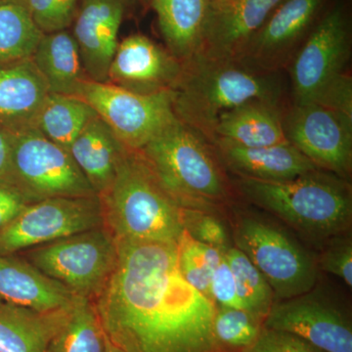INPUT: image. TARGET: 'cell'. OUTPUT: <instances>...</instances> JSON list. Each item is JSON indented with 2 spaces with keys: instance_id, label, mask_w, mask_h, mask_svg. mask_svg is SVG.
<instances>
[{
  "instance_id": "6da1fadb",
  "label": "cell",
  "mask_w": 352,
  "mask_h": 352,
  "mask_svg": "<svg viewBox=\"0 0 352 352\" xmlns=\"http://www.w3.org/2000/svg\"><path fill=\"white\" fill-rule=\"evenodd\" d=\"M117 242V266L94 302L109 339L127 352H219L217 307L180 274L176 243Z\"/></svg>"
},
{
  "instance_id": "f1b7e54d",
  "label": "cell",
  "mask_w": 352,
  "mask_h": 352,
  "mask_svg": "<svg viewBox=\"0 0 352 352\" xmlns=\"http://www.w3.org/2000/svg\"><path fill=\"white\" fill-rule=\"evenodd\" d=\"M223 256L232 271L243 308L264 321L276 302L274 292L267 280L235 245L224 252Z\"/></svg>"
},
{
  "instance_id": "836d02e7",
  "label": "cell",
  "mask_w": 352,
  "mask_h": 352,
  "mask_svg": "<svg viewBox=\"0 0 352 352\" xmlns=\"http://www.w3.org/2000/svg\"><path fill=\"white\" fill-rule=\"evenodd\" d=\"M322 252L319 265L322 270L342 279L347 287L352 286V241L346 234L328 240Z\"/></svg>"
},
{
  "instance_id": "7402d4cb",
  "label": "cell",
  "mask_w": 352,
  "mask_h": 352,
  "mask_svg": "<svg viewBox=\"0 0 352 352\" xmlns=\"http://www.w3.org/2000/svg\"><path fill=\"white\" fill-rule=\"evenodd\" d=\"M166 50L178 61L201 50L212 0H151Z\"/></svg>"
},
{
  "instance_id": "484cf974",
  "label": "cell",
  "mask_w": 352,
  "mask_h": 352,
  "mask_svg": "<svg viewBox=\"0 0 352 352\" xmlns=\"http://www.w3.org/2000/svg\"><path fill=\"white\" fill-rule=\"evenodd\" d=\"M94 109L72 95L50 94L36 120V129L69 151L78 134L96 117Z\"/></svg>"
},
{
  "instance_id": "d4e9b609",
  "label": "cell",
  "mask_w": 352,
  "mask_h": 352,
  "mask_svg": "<svg viewBox=\"0 0 352 352\" xmlns=\"http://www.w3.org/2000/svg\"><path fill=\"white\" fill-rule=\"evenodd\" d=\"M32 59L50 94L76 96L87 78L78 43L67 30L44 34Z\"/></svg>"
},
{
  "instance_id": "60d3db41",
  "label": "cell",
  "mask_w": 352,
  "mask_h": 352,
  "mask_svg": "<svg viewBox=\"0 0 352 352\" xmlns=\"http://www.w3.org/2000/svg\"><path fill=\"white\" fill-rule=\"evenodd\" d=\"M217 1H224V0H217Z\"/></svg>"
},
{
  "instance_id": "d590c367",
  "label": "cell",
  "mask_w": 352,
  "mask_h": 352,
  "mask_svg": "<svg viewBox=\"0 0 352 352\" xmlns=\"http://www.w3.org/2000/svg\"><path fill=\"white\" fill-rule=\"evenodd\" d=\"M311 103L352 119V78L349 72L329 83Z\"/></svg>"
},
{
  "instance_id": "5bb4252c",
  "label": "cell",
  "mask_w": 352,
  "mask_h": 352,
  "mask_svg": "<svg viewBox=\"0 0 352 352\" xmlns=\"http://www.w3.org/2000/svg\"><path fill=\"white\" fill-rule=\"evenodd\" d=\"M327 0H284L245 44L237 61L256 71L280 73L314 29Z\"/></svg>"
},
{
  "instance_id": "d6986e66",
  "label": "cell",
  "mask_w": 352,
  "mask_h": 352,
  "mask_svg": "<svg viewBox=\"0 0 352 352\" xmlns=\"http://www.w3.org/2000/svg\"><path fill=\"white\" fill-rule=\"evenodd\" d=\"M212 146L220 163L239 178L287 182L318 168L289 142L247 148L217 140Z\"/></svg>"
},
{
  "instance_id": "ab89813d",
  "label": "cell",
  "mask_w": 352,
  "mask_h": 352,
  "mask_svg": "<svg viewBox=\"0 0 352 352\" xmlns=\"http://www.w3.org/2000/svg\"><path fill=\"white\" fill-rule=\"evenodd\" d=\"M105 352H127L124 349L118 346V344H113L112 340L109 339L106 336V351Z\"/></svg>"
},
{
  "instance_id": "8fae6325",
  "label": "cell",
  "mask_w": 352,
  "mask_h": 352,
  "mask_svg": "<svg viewBox=\"0 0 352 352\" xmlns=\"http://www.w3.org/2000/svg\"><path fill=\"white\" fill-rule=\"evenodd\" d=\"M103 226L99 196L34 201L0 230V256L16 254Z\"/></svg>"
},
{
  "instance_id": "8d00e7d4",
  "label": "cell",
  "mask_w": 352,
  "mask_h": 352,
  "mask_svg": "<svg viewBox=\"0 0 352 352\" xmlns=\"http://www.w3.org/2000/svg\"><path fill=\"white\" fill-rule=\"evenodd\" d=\"M210 300L215 307L244 309L236 288L232 271L226 258L217 266L210 286Z\"/></svg>"
},
{
  "instance_id": "e575fe53",
  "label": "cell",
  "mask_w": 352,
  "mask_h": 352,
  "mask_svg": "<svg viewBox=\"0 0 352 352\" xmlns=\"http://www.w3.org/2000/svg\"><path fill=\"white\" fill-rule=\"evenodd\" d=\"M245 352H326L296 333L263 327Z\"/></svg>"
},
{
  "instance_id": "1f68e13d",
  "label": "cell",
  "mask_w": 352,
  "mask_h": 352,
  "mask_svg": "<svg viewBox=\"0 0 352 352\" xmlns=\"http://www.w3.org/2000/svg\"><path fill=\"white\" fill-rule=\"evenodd\" d=\"M82 0H24L43 34L64 31L73 25Z\"/></svg>"
},
{
  "instance_id": "7a4b0ae2",
  "label": "cell",
  "mask_w": 352,
  "mask_h": 352,
  "mask_svg": "<svg viewBox=\"0 0 352 352\" xmlns=\"http://www.w3.org/2000/svg\"><path fill=\"white\" fill-rule=\"evenodd\" d=\"M171 91L176 119L212 145L222 115L251 101L282 107L287 94L280 73L256 71L237 60L215 59L201 53L183 62Z\"/></svg>"
},
{
  "instance_id": "b9f144b4",
  "label": "cell",
  "mask_w": 352,
  "mask_h": 352,
  "mask_svg": "<svg viewBox=\"0 0 352 352\" xmlns=\"http://www.w3.org/2000/svg\"><path fill=\"white\" fill-rule=\"evenodd\" d=\"M0 300H2L1 298H0Z\"/></svg>"
},
{
  "instance_id": "74e56055",
  "label": "cell",
  "mask_w": 352,
  "mask_h": 352,
  "mask_svg": "<svg viewBox=\"0 0 352 352\" xmlns=\"http://www.w3.org/2000/svg\"><path fill=\"white\" fill-rule=\"evenodd\" d=\"M31 203L17 187L0 183V230L8 226Z\"/></svg>"
},
{
  "instance_id": "d6a6232c",
  "label": "cell",
  "mask_w": 352,
  "mask_h": 352,
  "mask_svg": "<svg viewBox=\"0 0 352 352\" xmlns=\"http://www.w3.org/2000/svg\"><path fill=\"white\" fill-rule=\"evenodd\" d=\"M183 226L192 238L222 252L232 247L228 230L212 210L183 208Z\"/></svg>"
},
{
  "instance_id": "4dcf8cb0",
  "label": "cell",
  "mask_w": 352,
  "mask_h": 352,
  "mask_svg": "<svg viewBox=\"0 0 352 352\" xmlns=\"http://www.w3.org/2000/svg\"><path fill=\"white\" fill-rule=\"evenodd\" d=\"M263 319L237 308L217 307L212 333L219 352H245L258 340Z\"/></svg>"
},
{
  "instance_id": "ba28073f",
  "label": "cell",
  "mask_w": 352,
  "mask_h": 352,
  "mask_svg": "<svg viewBox=\"0 0 352 352\" xmlns=\"http://www.w3.org/2000/svg\"><path fill=\"white\" fill-rule=\"evenodd\" d=\"M14 183L32 203L97 196L71 153L38 129L13 135Z\"/></svg>"
},
{
  "instance_id": "ffe728a7",
  "label": "cell",
  "mask_w": 352,
  "mask_h": 352,
  "mask_svg": "<svg viewBox=\"0 0 352 352\" xmlns=\"http://www.w3.org/2000/svg\"><path fill=\"white\" fill-rule=\"evenodd\" d=\"M75 296L27 259L16 254L0 256V298L3 302L47 312L69 307Z\"/></svg>"
},
{
  "instance_id": "83f0119b",
  "label": "cell",
  "mask_w": 352,
  "mask_h": 352,
  "mask_svg": "<svg viewBox=\"0 0 352 352\" xmlns=\"http://www.w3.org/2000/svg\"><path fill=\"white\" fill-rule=\"evenodd\" d=\"M43 34L24 0H0V64L32 57Z\"/></svg>"
},
{
  "instance_id": "e0dca14e",
  "label": "cell",
  "mask_w": 352,
  "mask_h": 352,
  "mask_svg": "<svg viewBox=\"0 0 352 352\" xmlns=\"http://www.w3.org/2000/svg\"><path fill=\"white\" fill-rule=\"evenodd\" d=\"M124 0H82L74 21L78 43L88 80L107 82L108 73L119 45Z\"/></svg>"
},
{
  "instance_id": "3957f363",
  "label": "cell",
  "mask_w": 352,
  "mask_h": 352,
  "mask_svg": "<svg viewBox=\"0 0 352 352\" xmlns=\"http://www.w3.org/2000/svg\"><path fill=\"white\" fill-rule=\"evenodd\" d=\"M245 200L270 212L310 240L322 242L346 234L352 222L349 180L315 168L287 182L238 178Z\"/></svg>"
},
{
  "instance_id": "9c48e42d",
  "label": "cell",
  "mask_w": 352,
  "mask_h": 352,
  "mask_svg": "<svg viewBox=\"0 0 352 352\" xmlns=\"http://www.w3.org/2000/svg\"><path fill=\"white\" fill-rule=\"evenodd\" d=\"M76 96L87 102L122 145L133 151L142 149L176 119L171 90L140 94L87 78Z\"/></svg>"
},
{
  "instance_id": "2e32d148",
  "label": "cell",
  "mask_w": 352,
  "mask_h": 352,
  "mask_svg": "<svg viewBox=\"0 0 352 352\" xmlns=\"http://www.w3.org/2000/svg\"><path fill=\"white\" fill-rule=\"evenodd\" d=\"M284 0H212L201 54L237 60L250 38Z\"/></svg>"
},
{
  "instance_id": "cb8c5ba5",
  "label": "cell",
  "mask_w": 352,
  "mask_h": 352,
  "mask_svg": "<svg viewBox=\"0 0 352 352\" xmlns=\"http://www.w3.org/2000/svg\"><path fill=\"white\" fill-rule=\"evenodd\" d=\"M71 305L41 312L0 300V352L47 351Z\"/></svg>"
},
{
  "instance_id": "4fadbf2b",
  "label": "cell",
  "mask_w": 352,
  "mask_h": 352,
  "mask_svg": "<svg viewBox=\"0 0 352 352\" xmlns=\"http://www.w3.org/2000/svg\"><path fill=\"white\" fill-rule=\"evenodd\" d=\"M315 287L302 295L275 302L263 327L296 333L326 352H352L349 309Z\"/></svg>"
},
{
  "instance_id": "f546056e",
  "label": "cell",
  "mask_w": 352,
  "mask_h": 352,
  "mask_svg": "<svg viewBox=\"0 0 352 352\" xmlns=\"http://www.w3.org/2000/svg\"><path fill=\"white\" fill-rule=\"evenodd\" d=\"M176 247L180 274L187 283L212 302L210 281L215 270L223 259V252L199 242L185 230L176 242Z\"/></svg>"
},
{
  "instance_id": "603a6c76",
  "label": "cell",
  "mask_w": 352,
  "mask_h": 352,
  "mask_svg": "<svg viewBox=\"0 0 352 352\" xmlns=\"http://www.w3.org/2000/svg\"><path fill=\"white\" fill-rule=\"evenodd\" d=\"M126 148L98 117L94 118L74 141L69 153L97 196H103L115 178Z\"/></svg>"
},
{
  "instance_id": "4316f807",
  "label": "cell",
  "mask_w": 352,
  "mask_h": 352,
  "mask_svg": "<svg viewBox=\"0 0 352 352\" xmlns=\"http://www.w3.org/2000/svg\"><path fill=\"white\" fill-rule=\"evenodd\" d=\"M106 333L92 300L76 296L46 352H105Z\"/></svg>"
},
{
  "instance_id": "f35d334b",
  "label": "cell",
  "mask_w": 352,
  "mask_h": 352,
  "mask_svg": "<svg viewBox=\"0 0 352 352\" xmlns=\"http://www.w3.org/2000/svg\"><path fill=\"white\" fill-rule=\"evenodd\" d=\"M12 142L13 134L0 127V183L15 186L12 166Z\"/></svg>"
},
{
  "instance_id": "8992f818",
  "label": "cell",
  "mask_w": 352,
  "mask_h": 352,
  "mask_svg": "<svg viewBox=\"0 0 352 352\" xmlns=\"http://www.w3.org/2000/svg\"><path fill=\"white\" fill-rule=\"evenodd\" d=\"M232 240L267 280L275 298L288 300L316 286V261L274 222L252 212L236 210Z\"/></svg>"
},
{
  "instance_id": "5b68a950",
  "label": "cell",
  "mask_w": 352,
  "mask_h": 352,
  "mask_svg": "<svg viewBox=\"0 0 352 352\" xmlns=\"http://www.w3.org/2000/svg\"><path fill=\"white\" fill-rule=\"evenodd\" d=\"M138 152L180 207L214 210L228 200L230 188L214 146L177 119Z\"/></svg>"
},
{
  "instance_id": "9a60e30c",
  "label": "cell",
  "mask_w": 352,
  "mask_h": 352,
  "mask_svg": "<svg viewBox=\"0 0 352 352\" xmlns=\"http://www.w3.org/2000/svg\"><path fill=\"white\" fill-rule=\"evenodd\" d=\"M182 63L151 39L132 34L120 41L110 65L107 83L140 94L171 90Z\"/></svg>"
},
{
  "instance_id": "7c38bea8",
  "label": "cell",
  "mask_w": 352,
  "mask_h": 352,
  "mask_svg": "<svg viewBox=\"0 0 352 352\" xmlns=\"http://www.w3.org/2000/svg\"><path fill=\"white\" fill-rule=\"evenodd\" d=\"M287 140L316 168L349 180L352 119L318 104L292 103L283 113Z\"/></svg>"
},
{
  "instance_id": "277c9868",
  "label": "cell",
  "mask_w": 352,
  "mask_h": 352,
  "mask_svg": "<svg viewBox=\"0 0 352 352\" xmlns=\"http://www.w3.org/2000/svg\"><path fill=\"white\" fill-rule=\"evenodd\" d=\"M100 199L104 226L118 241L176 243L184 231L183 208L138 151L124 150Z\"/></svg>"
},
{
  "instance_id": "ac0fdd59",
  "label": "cell",
  "mask_w": 352,
  "mask_h": 352,
  "mask_svg": "<svg viewBox=\"0 0 352 352\" xmlns=\"http://www.w3.org/2000/svg\"><path fill=\"white\" fill-rule=\"evenodd\" d=\"M50 94L32 57L0 64V127L13 135L36 129Z\"/></svg>"
},
{
  "instance_id": "44dd1931",
  "label": "cell",
  "mask_w": 352,
  "mask_h": 352,
  "mask_svg": "<svg viewBox=\"0 0 352 352\" xmlns=\"http://www.w3.org/2000/svg\"><path fill=\"white\" fill-rule=\"evenodd\" d=\"M283 113V108L265 102L243 104L220 117L212 144L222 140L256 148L289 142L284 131Z\"/></svg>"
},
{
  "instance_id": "52a82bcc",
  "label": "cell",
  "mask_w": 352,
  "mask_h": 352,
  "mask_svg": "<svg viewBox=\"0 0 352 352\" xmlns=\"http://www.w3.org/2000/svg\"><path fill=\"white\" fill-rule=\"evenodd\" d=\"M117 239L105 226L32 248L27 261L76 296L95 302L117 266Z\"/></svg>"
},
{
  "instance_id": "30bf717a",
  "label": "cell",
  "mask_w": 352,
  "mask_h": 352,
  "mask_svg": "<svg viewBox=\"0 0 352 352\" xmlns=\"http://www.w3.org/2000/svg\"><path fill=\"white\" fill-rule=\"evenodd\" d=\"M351 48L349 17L339 4L315 24L289 65L293 103H311L329 83L346 73Z\"/></svg>"
}]
</instances>
